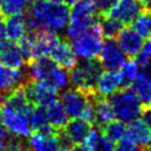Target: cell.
<instances>
[{
  "instance_id": "cell-3",
  "label": "cell",
  "mask_w": 151,
  "mask_h": 151,
  "mask_svg": "<svg viewBox=\"0 0 151 151\" xmlns=\"http://www.w3.org/2000/svg\"><path fill=\"white\" fill-rule=\"evenodd\" d=\"M103 34L98 22H94L88 28L67 39L73 53L81 60H95L99 55L103 46Z\"/></svg>"
},
{
  "instance_id": "cell-43",
  "label": "cell",
  "mask_w": 151,
  "mask_h": 151,
  "mask_svg": "<svg viewBox=\"0 0 151 151\" xmlns=\"http://www.w3.org/2000/svg\"><path fill=\"white\" fill-rule=\"evenodd\" d=\"M1 1H2V0H0V2H1Z\"/></svg>"
},
{
  "instance_id": "cell-36",
  "label": "cell",
  "mask_w": 151,
  "mask_h": 151,
  "mask_svg": "<svg viewBox=\"0 0 151 151\" xmlns=\"http://www.w3.org/2000/svg\"><path fill=\"white\" fill-rule=\"evenodd\" d=\"M71 151H88V149L82 143V145H76V146H74L71 149Z\"/></svg>"
},
{
  "instance_id": "cell-24",
  "label": "cell",
  "mask_w": 151,
  "mask_h": 151,
  "mask_svg": "<svg viewBox=\"0 0 151 151\" xmlns=\"http://www.w3.org/2000/svg\"><path fill=\"white\" fill-rule=\"evenodd\" d=\"M131 89L143 107L151 106V82L145 76L142 72L139 73V75L131 84Z\"/></svg>"
},
{
  "instance_id": "cell-34",
  "label": "cell",
  "mask_w": 151,
  "mask_h": 151,
  "mask_svg": "<svg viewBox=\"0 0 151 151\" xmlns=\"http://www.w3.org/2000/svg\"><path fill=\"white\" fill-rule=\"evenodd\" d=\"M142 120L146 124V126L149 128V130L151 131V106L146 107L145 110H142Z\"/></svg>"
},
{
  "instance_id": "cell-35",
  "label": "cell",
  "mask_w": 151,
  "mask_h": 151,
  "mask_svg": "<svg viewBox=\"0 0 151 151\" xmlns=\"http://www.w3.org/2000/svg\"><path fill=\"white\" fill-rule=\"evenodd\" d=\"M4 23L2 20V17L0 16V42L4 40Z\"/></svg>"
},
{
  "instance_id": "cell-10",
  "label": "cell",
  "mask_w": 151,
  "mask_h": 151,
  "mask_svg": "<svg viewBox=\"0 0 151 151\" xmlns=\"http://www.w3.org/2000/svg\"><path fill=\"white\" fill-rule=\"evenodd\" d=\"M98 56L101 58L99 63L101 67L107 71H117L126 61V54L115 39H107V41L103 43Z\"/></svg>"
},
{
  "instance_id": "cell-39",
  "label": "cell",
  "mask_w": 151,
  "mask_h": 151,
  "mask_svg": "<svg viewBox=\"0 0 151 151\" xmlns=\"http://www.w3.org/2000/svg\"><path fill=\"white\" fill-rule=\"evenodd\" d=\"M4 95H2V93H0V107L4 104Z\"/></svg>"
},
{
  "instance_id": "cell-25",
  "label": "cell",
  "mask_w": 151,
  "mask_h": 151,
  "mask_svg": "<svg viewBox=\"0 0 151 151\" xmlns=\"http://www.w3.org/2000/svg\"><path fill=\"white\" fill-rule=\"evenodd\" d=\"M139 64L137 61L130 60V61H125V63L117 70L118 76H119V81H120V85L122 88H126L131 86L136 80V77L139 75Z\"/></svg>"
},
{
  "instance_id": "cell-18",
  "label": "cell",
  "mask_w": 151,
  "mask_h": 151,
  "mask_svg": "<svg viewBox=\"0 0 151 151\" xmlns=\"http://www.w3.org/2000/svg\"><path fill=\"white\" fill-rule=\"evenodd\" d=\"M49 58L55 64L65 70H71L76 64V56L73 53L70 44L66 41H62L61 39H59L52 47Z\"/></svg>"
},
{
  "instance_id": "cell-37",
  "label": "cell",
  "mask_w": 151,
  "mask_h": 151,
  "mask_svg": "<svg viewBox=\"0 0 151 151\" xmlns=\"http://www.w3.org/2000/svg\"><path fill=\"white\" fill-rule=\"evenodd\" d=\"M63 1H65L66 4H68V6H73V4H75L78 0H63Z\"/></svg>"
},
{
  "instance_id": "cell-29",
  "label": "cell",
  "mask_w": 151,
  "mask_h": 151,
  "mask_svg": "<svg viewBox=\"0 0 151 151\" xmlns=\"http://www.w3.org/2000/svg\"><path fill=\"white\" fill-rule=\"evenodd\" d=\"M132 29L142 39L151 37V12L142 11L132 21Z\"/></svg>"
},
{
  "instance_id": "cell-31",
  "label": "cell",
  "mask_w": 151,
  "mask_h": 151,
  "mask_svg": "<svg viewBox=\"0 0 151 151\" xmlns=\"http://www.w3.org/2000/svg\"><path fill=\"white\" fill-rule=\"evenodd\" d=\"M117 0H94L96 12L99 13L101 16L105 17L109 13L110 9L114 7Z\"/></svg>"
},
{
  "instance_id": "cell-27",
  "label": "cell",
  "mask_w": 151,
  "mask_h": 151,
  "mask_svg": "<svg viewBox=\"0 0 151 151\" xmlns=\"http://www.w3.org/2000/svg\"><path fill=\"white\" fill-rule=\"evenodd\" d=\"M32 0H2L0 2V16L11 17L23 14L29 9Z\"/></svg>"
},
{
  "instance_id": "cell-32",
  "label": "cell",
  "mask_w": 151,
  "mask_h": 151,
  "mask_svg": "<svg viewBox=\"0 0 151 151\" xmlns=\"http://www.w3.org/2000/svg\"><path fill=\"white\" fill-rule=\"evenodd\" d=\"M115 151H143L141 148L134 145V143L130 142L127 139H122L117 145L115 146Z\"/></svg>"
},
{
  "instance_id": "cell-6",
  "label": "cell",
  "mask_w": 151,
  "mask_h": 151,
  "mask_svg": "<svg viewBox=\"0 0 151 151\" xmlns=\"http://www.w3.org/2000/svg\"><path fill=\"white\" fill-rule=\"evenodd\" d=\"M101 72L103 67L96 60H83L71 68L68 80L74 88L89 95L94 92Z\"/></svg>"
},
{
  "instance_id": "cell-40",
  "label": "cell",
  "mask_w": 151,
  "mask_h": 151,
  "mask_svg": "<svg viewBox=\"0 0 151 151\" xmlns=\"http://www.w3.org/2000/svg\"><path fill=\"white\" fill-rule=\"evenodd\" d=\"M45 1H49V2H54V4H61V2H63V0H45Z\"/></svg>"
},
{
  "instance_id": "cell-19",
  "label": "cell",
  "mask_w": 151,
  "mask_h": 151,
  "mask_svg": "<svg viewBox=\"0 0 151 151\" xmlns=\"http://www.w3.org/2000/svg\"><path fill=\"white\" fill-rule=\"evenodd\" d=\"M122 88L119 76L117 71H107L101 72L99 78L97 81L96 86H95V92L99 97H110L116 92Z\"/></svg>"
},
{
  "instance_id": "cell-42",
  "label": "cell",
  "mask_w": 151,
  "mask_h": 151,
  "mask_svg": "<svg viewBox=\"0 0 151 151\" xmlns=\"http://www.w3.org/2000/svg\"><path fill=\"white\" fill-rule=\"evenodd\" d=\"M149 148H150V151H151V141H150V143H149Z\"/></svg>"
},
{
  "instance_id": "cell-26",
  "label": "cell",
  "mask_w": 151,
  "mask_h": 151,
  "mask_svg": "<svg viewBox=\"0 0 151 151\" xmlns=\"http://www.w3.org/2000/svg\"><path fill=\"white\" fill-rule=\"evenodd\" d=\"M29 125L32 131H47V130H54L49 125L47 118H46L45 108L40 106L32 107L29 114Z\"/></svg>"
},
{
  "instance_id": "cell-20",
  "label": "cell",
  "mask_w": 151,
  "mask_h": 151,
  "mask_svg": "<svg viewBox=\"0 0 151 151\" xmlns=\"http://www.w3.org/2000/svg\"><path fill=\"white\" fill-rule=\"evenodd\" d=\"M27 30V18L23 14L11 16L4 22V38H7L8 41L19 42L25 35Z\"/></svg>"
},
{
  "instance_id": "cell-2",
  "label": "cell",
  "mask_w": 151,
  "mask_h": 151,
  "mask_svg": "<svg viewBox=\"0 0 151 151\" xmlns=\"http://www.w3.org/2000/svg\"><path fill=\"white\" fill-rule=\"evenodd\" d=\"M27 75L32 82H45L58 92L66 89L70 84L66 70L55 64L50 58L31 60L27 68Z\"/></svg>"
},
{
  "instance_id": "cell-22",
  "label": "cell",
  "mask_w": 151,
  "mask_h": 151,
  "mask_svg": "<svg viewBox=\"0 0 151 151\" xmlns=\"http://www.w3.org/2000/svg\"><path fill=\"white\" fill-rule=\"evenodd\" d=\"M88 151H115V143L97 129H91L83 142Z\"/></svg>"
},
{
  "instance_id": "cell-14",
  "label": "cell",
  "mask_w": 151,
  "mask_h": 151,
  "mask_svg": "<svg viewBox=\"0 0 151 151\" xmlns=\"http://www.w3.org/2000/svg\"><path fill=\"white\" fill-rule=\"evenodd\" d=\"M24 61V55L19 44L4 40L0 42V63L11 68H21Z\"/></svg>"
},
{
  "instance_id": "cell-38",
  "label": "cell",
  "mask_w": 151,
  "mask_h": 151,
  "mask_svg": "<svg viewBox=\"0 0 151 151\" xmlns=\"http://www.w3.org/2000/svg\"><path fill=\"white\" fill-rule=\"evenodd\" d=\"M145 6H147L148 10L151 12V0H147V1H146V4H145Z\"/></svg>"
},
{
  "instance_id": "cell-8",
  "label": "cell",
  "mask_w": 151,
  "mask_h": 151,
  "mask_svg": "<svg viewBox=\"0 0 151 151\" xmlns=\"http://www.w3.org/2000/svg\"><path fill=\"white\" fill-rule=\"evenodd\" d=\"M96 8L94 0H78L73 4L68 16V28L66 30V38L70 39L80 31L88 28L95 20Z\"/></svg>"
},
{
  "instance_id": "cell-11",
  "label": "cell",
  "mask_w": 151,
  "mask_h": 151,
  "mask_svg": "<svg viewBox=\"0 0 151 151\" xmlns=\"http://www.w3.org/2000/svg\"><path fill=\"white\" fill-rule=\"evenodd\" d=\"M25 91L34 106L45 108L58 101V91L45 82H32L25 87Z\"/></svg>"
},
{
  "instance_id": "cell-7",
  "label": "cell",
  "mask_w": 151,
  "mask_h": 151,
  "mask_svg": "<svg viewBox=\"0 0 151 151\" xmlns=\"http://www.w3.org/2000/svg\"><path fill=\"white\" fill-rule=\"evenodd\" d=\"M28 117V114L13 108L6 101L0 107V125L14 138H29L32 134Z\"/></svg>"
},
{
  "instance_id": "cell-28",
  "label": "cell",
  "mask_w": 151,
  "mask_h": 151,
  "mask_svg": "<svg viewBox=\"0 0 151 151\" xmlns=\"http://www.w3.org/2000/svg\"><path fill=\"white\" fill-rule=\"evenodd\" d=\"M101 128H103L101 132L111 142L117 143L120 140L125 139V136H126V126L122 122H118V120L115 122V120H113L111 122H109V124H107L106 126L101 127Z\"/></svg>"
},
{
  "instance_id": "cell-13",
  "label": "cell",
  "mask_w": 151,
  "mask_h": 151,
  "mask_svg": "<svg viewBox=\"0 0 151 151\" xmlns=\"http://www.w3.org/2000/svg\"><path fill=\"white\" fill-rule=\"evenodd\" d=\"M91 124L85 122L83 119L76 118L72 119L71 122H67L63 129V134L61 137V140L64 146L72 145H82L84 142L85 138L87 137L88 132L91 131Z\"/></svg>"
},
{
  "instance_id": "cell-15",
  "label": "cell",
  "mask_w": 151,
  "mask_h": 151,
  "mask_svg": "<svg viewBox=\"0 0 151 151\" xmlns=\"http://www.w3.org/2000/svg\"><path fill=\"white\" fill-rule=\"evenodd\" d=\"M118 44L126 56H137L143 46V40L132 28H122L118 34Z\"/></svg>"
},
{
  "instance_id": "cell-1",
  "label": "cell",
  "mask_w": 151,
  "mask_h": 151,
  "mask_svg": "<svg viewBox=\"0 0 151 151\" xmlns=\"http://www.w3.org/2000/svg\"><path fill=\"white\" fill-rule=\"evenodd\" d=\"M27 24L31 31L58 33L68 23L67 4H54L45 0H32L28 9Z\"/></svg>"
},
{
  "instance_id": "cell-30",
  "label": "cell",
  "mask_w": 151,
  "mask_h": 151,
  "mask_svg": "<svg viewBox=\"0 0 151 151\" xmlns=\"http://www.w3.org/2000/svg\"><path fill=\"white\" fill-rule=\"evenodd\" d=\"M98 24H99L103 37H105L106 39H115L116 37H118L119 32L124 28V24L109 16H105L101 23Z\"/></svg>"
},
{
  "instance_id": "cell-12",
  "label": "cell",
  "mask_w": 151,
  "mask_h": 151,
  "mask_svg": "<svg viewBox=\"0 0 151 151\" xmlns=\"http://www.w3.org/2000/svg\"><path fill=\"white\" fill-rule=\"evenodd\" d=\"M64 146L61 137L54 130L35 131L29 137L28 148L30 151H59Z\"/></svg>"
},
{
  "instance_id": "cell-16",
  "label": "cell",
  "mask_w": 151,
  "mask_h": 151,
  "mask_svg": "<svg viewBox=\"0 0 151 151\" xmlns=\"http://www.w3.org/2000/svg\"><path fill=\"white\" fill-rule=\"evenodd\" d=\"M25 73L21 68H11L0 63V93H10L24 83Z\"/></svg>"
},
{
  "instance_id": "cell-21",
  "label": "cell",
  "mask_w": 151,
  "mask_h": 151,
  "mask_svg": "<svg viewBox=\"0 0 151 151\" xmlns=\"http://www.w3.org/2000/svg\"><path fill=\"white\" fill-rule=\"evenodd\" d=\"M93 106H94V118H95L94 122H96L98 126L104 127L115 120L113 107L107 98L98 96L95 98Z\"/></svg>"
},
{
  "instance_id": "cell-4",
  "label": "cell",
  "mask_w": 151,
  "mask_h": 151,
  "mask_svg": "<svg viewBox=\"0 0 151 151\" xmlns=\"http://www.w3.org/2000/svg\"><path fill=\"white\" fill-rule=\"evenodd\" d=\"M60 103L64 107L68 118H80L91 125L95 120L93 101L86 93L81 92L74 87L66 88L60 96Z\"/></svg>"
},
{
  "instance_id": "cell-23",
  "label": "cell",
  "mask_w": 151,
  "mask_h": 151,
  "mask_svg": "<svg viewBox=\"0 0 151 151\" xmlns=\"http://www.w3.org/2000/svg\"><path fill=\"white\" fill-rule=\"evenodd\" d=\"M45 113L49 125L54 130H62L68 122V116L59 101L45 107Z\"/></svg>"
},
{
  "instance_id": "cell-17",
  "label": "cell",
  "mask_w": 151,
  "mask_h": 151,
  "mask_svg": "<svg viewBox=\"0 0 151 151\" xmlns=\"http://www.w3.org/2000/svg\"><path fill=\"white\" fill-rule=\"evenodd\" d=\"M127 125L128 127H126L125 139L139 146L140 148L149 147V143L151 141V131L146 126L142 119L138 118Z\"/></svg>"
},
{
  "instance_id": "cell-33",
  "label": "cell",
  "mask_w": 151,
  "mask_h": 151,
  "mask_svg": "<svg viewBox=\"0 0 151 151\" xmlns=\"http://www.w3.org/2000/svg\"><path fill=\"white\" fill-rule=\"evenodd\" d=\"M11 139L12 136H10L4 127L0 126V151H7L9 145L11 142Z\"/></svg>"
},
{
  "instance_id": "cell-9",
  "label": "cell",
  "mask_w": 151,
  "mask_h": 151,
  "mask_svg": "<svg viewBox=\"0 0 151 151\" xmlns=\"http://www.w3.org/2000/svg\"><path fill=\"white\" fill-rule=\"evenodd\" d=\"M143 10L145 4L140 0H117L107 16L116 19L122 24H129Z\"/></svg>"
},
{
  "instance_id": "cell-41",
  "label": "cell",
  "mask_w": 151,
  "mask_h": 151,
  "mask_svg": "<svg viewBox=\"0 0 151 151\" xmlns=\"http://www.w3.org/2000/svg\"><path fill=\"white\" fill-rule=\"evenodd\" d=\"M140 1H141V2H143V4H146V1H147V0H140Z\"/></svg>"
},
{
  "instance_id": "cell-5",
  "label": "cell",
  "mask_w": 151,
  "mask_h": 151,
  "mask_svg": "<svg viewBox=\"0 0 151 151\" xmlns=\"http://www.w3.org/2000/svg\"><path fill=\"white\" fill-rule=\"evenodd\" d=\"M109 101L113 107L115 118L125 125L138 119L142 114V104L129 87L119 89L110 96Z\"/></svg>"
}]
</instances>
